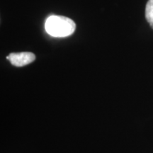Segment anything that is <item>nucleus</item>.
<instances>
[{
  "label": "nucleus",
  "instance_id": "3",
  "mask_svg": "<svg viewBox=\"0 0 153 153\" xmlns=\"http://www.w3.org/2000/svg\"><path fill=\"white\" fill-rule=\"evenodd\" d=\"M145 18L153 28V0H148L145 7Z\"/></svg>",
  "mask_w": 153,
  "mask_h": 153
},
{
  "label": "nucleus",
  "instance_id": "2",
  "mask_svg": "<svg viewBox=\"0 0 153 153\" xmlns=\"http://www.w3.org/2000/svg\"><path fill=\"white\" fill-rule=\"evenodd\" d=\"M11 65L16 67H23L33 62L36 59V55L30 52H22L11 53L7 57Z\"/></svg>",
  "mask_w": 153,
  "mask_h": 153
},
{
  "label": "nucleus",
  "instance_id": "1",
  "mask_svg": "<svg viewBox=\"0 0 153 153\" xmlns=\"http://www.w3.org/2000/svg\"><path fill=\"white\" fill-rule=\"evenodd\" d=\"M47 33L53 37H67L72 35L76 28L73 20L63 16H51L45 24Z\"/></svg>",
  "mask_w": 153,
  "mask_h": 153
}]
</instances>
